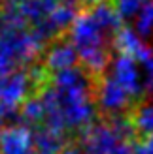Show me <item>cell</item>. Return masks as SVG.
Instances as JSON below:
<instances>
[{
    "mask_svg": "<svg viewBox=\"0 0 153 154\" xmlns=\"http://www.w3.org/2000/svg\"><path fill=\"white\" fill-rule=\"evenodd\" d=\"M80 60L78 51H76L74 43L70 40V36L63 34L51 40L47 43V47L44 49L42 57H40V64L47 70L51 75H55L63 70H70V68H76V62Z\"/></svg>",
    "mask_w": 153,
    "mask_h": 154,
    "instance_id": "6da1fadb",
    "label": "cell"
},
{
    "mask_svg": "<svg viewBox=\"0 0 153 154\" xmlns=\"http://www.w3.org/2000/svg\"><path fill=\"white\" fill-rule=\"evenodd\" d=\"M112 77L131 94L134 103H138L144 100V94H146L148 88H146V81H144L142 75H140L138 66H136L134 57L119 53V55L112 60Z\"/></svg>",
    "mask_w": 153,
    "mask_h": 154,
    "instance_id": "7a4b0ae2",
    "label": "cell"
},
{
    "mask_svg": "<svg viewBox=\"0 0 153 154\" xmlns=\"http://www.w3.org/2000/svg\"><path fill=\"white\" fill-rule=\"evenodd\" d=\"M0 154H36L30 126H11L0 132Z\"/></svg>",
    "mask_w": 153,
    "mask_h": 154,
    "instance_id": "3957f363",
    "label": "cell"
},
{
    "mask_svg": "<svg viewBox=\"0 0 153 154\" xmlns=\"http://www.w3.org/2000/svg\"><path fill=\"white\" fill-rule=\"evenodd\" d=\"M127 117L136 134V143L153 137V103H146L142 100L127 111Z\"/></svg>",
    "mask_w": 153,
    "mask_h": 154,
    "instance_id": "277c9868",
    "label": "cell"
},
{
    "mask_svg": "<svg viewBox=\"0 0 153 154\" xmlns=\"http://www.w3.org/2000/svg\"><path fill=\"white\" fill-rule=\"evenodd\" d=\"M136 30H138L140 36H149L153 32V0H148L138 11Z\"/></svg>",
    "mask_w": 153,
    "mask_h": 154,
    "instance_id": "5b68a950",
    "label": "cell"
},
{
    "mask_svg": "<svg viewBox=\"0 0 153 154\" xmlns=\"http://www.w3.org/2000/svg\"><path fill=\"white\" fill-rule=\"evenodd\" d=\"M148 0H113V6H116V10L119 11L121 17H132V15H136L142 6L146 4Z\"/></svg>",
    "mask_w": 153,
    "mask_h": 154,
    "instance_id": "8992f818",
    "label": "cell"
},
{
    "mask_svg": "<svg viewBox=\"0 0 153 154\" xmlns=\"http://www.w3.org/2000/svg\"><path fill=\"white\" fill-rule=\"evenodd\" d=\"M57 154H83V150H81V149H78L74 143H70L68 147H64L63 150H60V152H57Z\"/></svg>",
    "mask_w": 153,
    "mask_h": 154,
    "instance_id": "52a82bcc",
    "label": "cell"
}]
</instances>
